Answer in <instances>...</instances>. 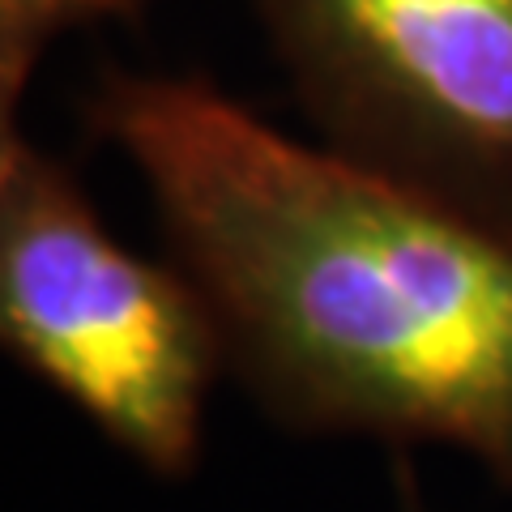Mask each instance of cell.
I'll return each mask as SVG.
<instances>
[{
	"mask_svg": "<svg viewBox=\"0 0 512 512\" xmlns=\"http://www.w3.org/2000/svg\"><path fill=\"white\" fill-rule=\"evenodd\" d=\"M325 146L512 227V0H252Z\"/></svg>",
	"mask_w": 512,
	"mask_h": 512,
	"instance_id": "cell-3",
	"label": "cell"
},
{
	"mask_svg": "<svg viewBox=\"0 0 512 512\" xmlns=\"http://www.w3.org/2000/svg\"><path fill=\"white\" fill-rule=\"evenodd\" d=\"M393 495H397V512H431L427 495L419 487V474H414L410 457H402V453L393 461Z\"/></svg>",
	"mask_w": 512,
	"mask_h": 512,
	"instance_id": "cell-5",
	"label": "cell"
},
{
	"mask_svg": "<svg viewBox=\"0 0 512 512\" xmlns=\"http://www.w3.org/2000/svg\"><path fill=\"white\" fill-rule=\"evenodd\" d=\"M82 120L141 175L269 419L453 444L512 495L508 222L299 146L205 77L103 69Z\"/></svg>",
	"mask_w": 512,
	"mask_h": 512,
	"instance_id": "cell-1",
	"label": "cell"
},
{
	"mask_svg": "<svg viewBox=\"0 0 512 512\" xmlns=\"http://www.w3.org/2000/svg\"><path fill=\"white\" fill-rule=\"evenodd\" d=\"M0 338L120 453L192 474L227 367L210 303L180 265L116 244L77 175L18 120H0Z\"/></svg>",
	"mask_w": 512,
	"mask_h": 512,
	"instance_id": "cell-2",
	"label": "cell"
},
{
	"mask_svg": "<svg viewBox=\"0 0 512 512\" xmlns=\"http://www.w3.org/2000/svg\"><path fill=\"white\" fill-rule=\"evenodd\" d=\"M150 0H0V120H18L47 43L90 22H137Z\"/></svg>",
	"mask_w": 512,
	"mask_h": 512,
	"instance_id": "cell-4",
	"label": "cell"
}]
</instances>
